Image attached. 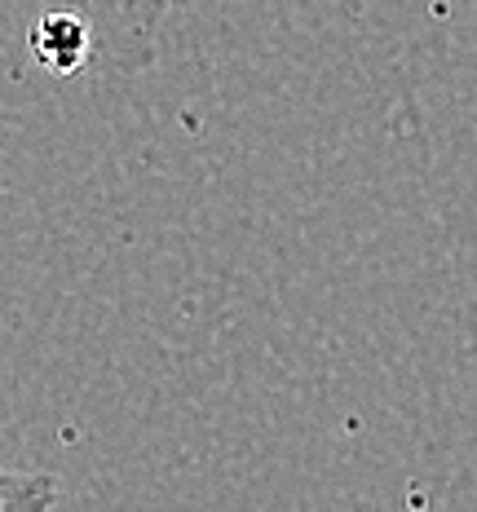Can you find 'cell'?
Returning <instances> with one entry per match:
<instances>
[{"instance_id":"cell-1","label":"cell","mask_w":477,"mask_h":512,"mask_svg":"<svg viewBox=\"0 0 477 512\" xmlns=\"http://www.w3.org/2000/svg\"><path fill=\"white\" fill-rule=\"evenodd\" d=\"M177 0H80L98 36V62L115 71H142L155 62L159 36Z\"/></svg>"},{"instance_id":"cell-2","label":"cell","mask_w":477,"mask_h":512,"mask_svg":"<svg viewBox=\"0 0 477 512\" xmlns=\"http://www.w3.org/2000/svg\"><path fill=\"white\" fill-rule=\"evenodd\" d=\"M31 58L53 76H76L84 62L98 58V36H93L89 14H45L31 27Z\"/></svg>"},{"instance_id":"cell-3","label":"cell","mask_w":477,"mask_h":512,"mask_svg":"<svg viewBox=\"0 0 477 512\" xmlns=\"http://www.w3.org/2000/svg\"><path fill=\"white\" fill-rule=\"evenodd\" d=\"M58 499L49 473H9L0 468V512L5 508H49Z\"/></svg>"}]
</instances>
